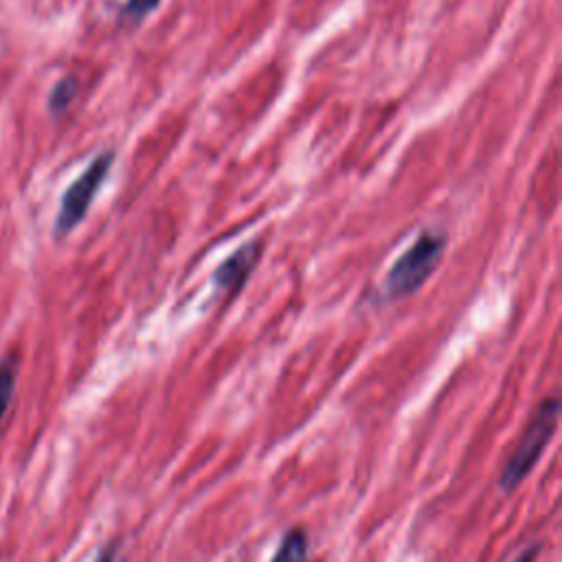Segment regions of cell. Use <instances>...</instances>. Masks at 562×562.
<instances>
[{
    "mask_svg": "<svg viewBox=\"0 0 562 562\" xmlns=\"http://www.w3.org/2000/svg\"><path fill=\"white\" fill-rule=\"evenodd\" d=\"M75 92H77L75 79H61V81L53 88V92H50V110H53V112H64V110L68 108V103L72 101Z\"/></svg>",
    "mask_w": 562,
    "mask_h": 562,
    "instance_id": "7",
    "label": "cell"
},
{
    "mask_svg": "<svg viewBox=\"0 0 562 562\" xmlns=\"http://www.w3.org/2000/svg\"><path fill=\"white\" fill-rule=\"evenodd\" d=\"M15 375H18L15 358H4L0 362V419L4 417V413L11 404L13 389H15Z\"/></svg>",
    "mask_w": 562,
    "mask_h": 562,
    "instance_id": "6",
    "label": "cell"
},
{
    "mask_svg": "<svg viewBox=\"0 0 562 562\" xmlns=\"http://www.w3.org/2000/svg\"><path fill=\"white\" fill-rule=\"evenodd\" d=\"M112 158L114 156L110 151L99 154L88 165V169L68 187V191L61 198V206H59V213L55 220V233H68L83 220L94 193L99 191L101 182L105 180V176L112 167Z\"/></svg>",
    "mask_w": 562,
    "mask_h": 562,
    "instance_id": "3",
    "label": "cell"
},
{
    "mask_svg": "<svg viewBox=\"0 0 562 562\" xmlns=\"http://www.w3.org/2000/svg\"><path fill=\"white\" fill-rule=\"evenodd\" d=\"M538 551H540V544H531V547H527L514 562H533L536 555H538Z\"/></svg>",
    "mask_w": 562,
    "mask_h": 562,
    "instance_id": "9",
    "label": "cell"
},
{
    "mask_svg": "<svg viewBox=\"0 0 562 562\" xmlns=\"http://www.w3.org/2000/svg\"><path fill=\"white\" fill-rule=\"evenodd\" d=\"M446 237L439 231H424L411 248H406L386 274V294L391 299L413 294L435 270L441 259Z\"/></svg>",
    "mask_w": 562,
    "mask_h": 562,
    "instance_id": "1",
    "label": "cell"
},
{
    "mask_svg": "<svg viewBox=\"0 0 562 562\" xmlns=\"http://www.w3.org/2000/svg\"><path fill=\"white\" fill-rule=\"evenodd\" d=\"M94 562H114V549H112V547L103 549V551L97 555Z\"/></svg>",
    "mask_w": 562,
    "mask_h": 562,
    "instance_id": "10",
    "label": "cell"
},
{
    "mask_svg": "<svg viewBox=\"0 0 562 562\" xmlns=\"http://www.w3.org/2000/svg\"><path fill=\"white\" fill-rule=\"evenodd\" d=\"M558 411H560L558 397H549L538 406L536 415L531 417V422L525 428L520 443L516 446L514 454L507 459V463L501 472L498 485L503 492H512L533 470V465L538 463L544 446L549 443V439L555 430Z\"/></svg>",
    "mask_w": 562,
    "mask_h": 562,
    "instance_id": "2",
    "label": "cell"
},
{
    "mask_svg": "<svg viewBox=\"0 0 562 562\" xmlns=\"http://www.w3.org/2000/svg\"><path fill=\"white\" fill-rule=\"evenodd\" d=\"M307 549H310L307 533L303 529L294 527L283 536V540L270 562H307Z\"/></svg>",
    "mask_w": 562,
    "mask_h": 562,
    "instance_id": "5",
    "label": "cell"
},
{
    "mask_svg": "<svg viewBox=\"0 0 562 562\" xmlns=\"http://www.w3.org/2000/svg\"><path fill=\"white\" fill-rule=\"evenodd\" d=\"M158 4H160V0H127L125 2V15H130L132 20H143Z\"/></svg>",
    "mask_w": 562,
    "mask_h": 562,
    "instance_id": "8",
    "label": "cell"
},
{
    "mask_svg": "<svg viewBox=\"0 0 562 562\" xmlns=\"http://www.w3.org/2000/svg\"><path fill=\"white\" fill-rule=\"evenodd\" d=\"M259 259V241H250L241 248H237L226 261L220 263V268L215 270V285L222 290H231L237 292L241 288V283L248 279L250 270L255 268Z\"/></svg>",
    "mask_w": 562,
    "mask_h": 562,
    "instance_id": "4",
    "label": "cell"
}]
</instances>
